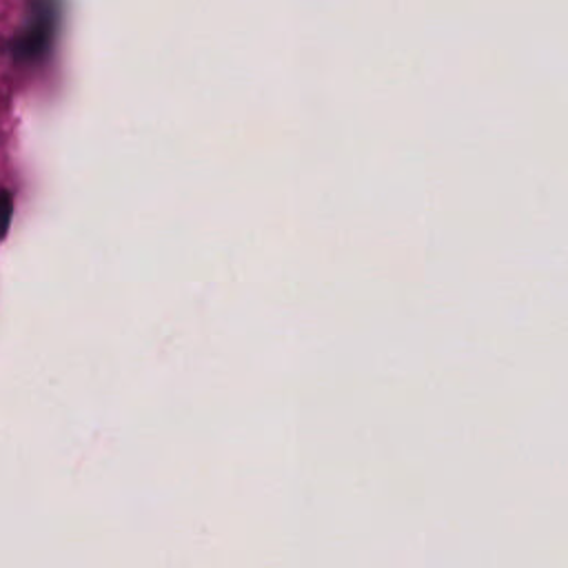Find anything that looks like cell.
<instances>
[{
  "mask_svg": "<svg viewBox=\"0 0 568 568\" xmlns=\"http://www.w3.org/2000/svg\"><path fill=\"white\" fill-rule=\"evenodd\" d=\"M60 22V0H24V16L2 44L13 67L40 64L55 40Z\"/></svg>",
  "mask_w": 568,
  "mask_h": 568,
  "instance_id": "6da1fadb",
  "label": "cell"
},
{
  "mask_svg": "<svg viewBox=\"0 0 568 568\" xmlns=\"http://www.w3.org/2000/svg\"><path fill=\"white\" fill-rule=\"evenodd\" d=\"M13 220V193L9 189H0V240L9 233Z\"/></svg>",
  "mask_w": 568,
  "mask_h": 568,
  "instance_id": "7a4b0ae2",
  "label": "cell"
}]
</instances>
